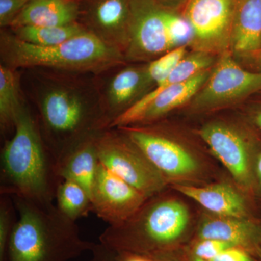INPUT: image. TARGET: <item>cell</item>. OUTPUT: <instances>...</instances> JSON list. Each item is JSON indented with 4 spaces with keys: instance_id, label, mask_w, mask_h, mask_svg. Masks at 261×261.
I'll use <instances>...</instances> for the list:
<instances>
[{
    "instance_id": "obj_1",
    "label": "cell",
    "mask_w": 261,
    "mask_h": 261,
    "mask_svg": "<svg viewBox=\"0 0 261 261\" xmlns=\"http://www.w3.org/2000/svg\"><path fill=\"white\" fill-rule=\"evenodd\" d=\"M62 181L38 120L23 105L13 137L2 149L0 195L51 203Z\"/></svg>"
},
{
    "instance_id": "obj_2",
    "label": "cell",
    "mask_w": 261,
    "mask_h": 261,
    "mask_svg": "<svg viewBox=\"0 0 261 261\" xmlns=\"http://www.w3.org/2000/svg\"><path fill=\"white\" fill-rule=\"evenodd\" d=\"M11 197L18 217L6 261H69L95 247V243L82 239L75 221L53 202Z\"/></svg>"
},
{
    "instance_id": "obj_3",
    "label": "cell",
    "mask_w": 261,
    "mask_h": 261,
    "mask_svg": "<svg viewBox=\"0 0 261 261\" xmlns=\"http://www.w3.org/2000/svg\"><path fill=\"white\" fill-rule=\"evenodd\" d=\"M1 57L5 66L51 68L65 71L101 73L123 63L124 55L111 47L88 29L69 40L51 47H40L2 33Z\"/></svg>"
},
{
    "instance_id": "obj_4",
    "label": "cell",
    "mask_w": 261,
    "mask_h": 261,
    "mask_svg": "<svg viewBox=\"0 0 261 261\" xmlns=\"http://www.w3.org/2000/svg\"><path fill=\"white\" fill-rule=\"evenodd\" d=\"M38 120L56 161L81 141L105 130L101 99H87L82 90L58 84L44 89Z\"/></svg>"
},
{
    "instance_id": "obj_5",
    "label": "cell",
    "mask_w": 261,
    "mask_h": 261,
    "mask_svg": "<svg viewBox=\"0 0 261 261\" xmlns=\"http://www.w3.org/2000/svg\"><path fill=\"white\" fill-rule=\"evenodd\" d=\"M99 162L148 198L163 191L167 181L143 152L116 128L98 134Z\"/></svg>"
},
{
    "instance_id": "obj_6",
    "label": "cell",
    "mask_w": 261,
    "mask_h": 261,
    "mask_svg": "<svg viewBox=\"0 0 261 261\" xmlns=\"http://www.w3.org/2000/svg\"><path fill=\"white\" fill-rule=\"evenodd\" d=\"M238 0H190L185 18L191 24L195 51H227Z\"/></svg>"
},
{
    "instance_id": "obj_7",
    "label": "cell",
    "mask_w": 261,
    "mask_h": 261,
    "mask_svg": "<svg viewBox=\"0 0 261 261\" xmlns=\"http://www.w3.org/2000/svg\"><path fill=\"white\" fill-rule=\"evenodd\" d=\"M261 89V72L244 69L228 51L219 61L205 85L192 99L196 109H208L238 101Z\"/></svg>"
},
{
    "instance_id": "obj_8",
    "label": "cell",
    "mask_w": 261,
    "mask_h": 261,
    "mask_svg": "<svg viewBox=\"0 0 261 261\" xmlns=\"http://www.w3.org/2000/svg\"><path fill=\"white\" fill-rule=\"evenodd\" d=\"M116 128L143 152L166 181L189 178L198 171L193 155L160 130L135 125Z\"/></svg>"
},
{
    "instance_id": "obj_9",
    "label": "cell",
    "mask_w": 261,
    "mask_h": 261,
    "mask_svg": "<svg viewBox=\"0 0 261 261\" xmlns=\"http://www.w3.org/2000/svg\"><path fill=\"white\" fill-rule=\"evenodd\" d=\"M92 212L108 226L126 222L148 197L99 162L90 191Z\"/></svg>"
},
{
    "instance_id": "obj_10",
    "label": "cell",
    "mask_w": 261,
    "mask_h": 261,
    "mask_svg": "<svg viewBox=\"0 0 261 261\" xmlns=\"http://www.w3.org/2000/svg\"><path fill=\"white\" fill-rule=\"evenodd\" d=\"M171 49L163 9L152 0H130L128 42L125 58L133 61L154 60Z\"/></svg>"
},
{
    "instance_id": "obj_11",
    "label": "cell",
    "mask_w": 261,
    "mask_h": 261,
    "mask_svg": "<svg viewBox=\"0 0 261 261\" xmlns=\"http://www.w3.org/2000/svg\"><path fill=\"white\" fill-rule=\"evenodd\" d=\"M211 72L205 70L186 82L173 84L159 93L145 94L113 122L109 128L150 123L193 99L205 85Z\"/></svg>"
},
{
    "instance_id": "obj_12",
    "label": "cell",
    "mask_w": 261,
    "mask_h": 261,
    "mask_svg": "<svg viewBox=\"0 0 261 261\" xmlns=\"http://www.w3.org/2000/svg\"><path fill=\"white\" fill-rule=\"evenodd\" d=\"M199 134L235 180L246 188L251 186L250 153L238 132L223 123H213L202 127Z\"/></svg>"
},
{
    "instance_id": "obj_13",
    "label": "cell",
    "mask_w": 261,
    "mask_h": 261,
    "mask_svg": "<svg viewBox=\"0 0 261 261\" xmlns=\"http://www.w3.org/2000/svg\"><path fill=\"white\" fill-rule=\"evenodd\" d=\"M130 0H92L89 31L124 55L128 42Z\"/></svg>"
},
{
    "instance_id": "obj_14",
    "label": "cell",
    "mask_w": 261,
    "mask_h": 261,
    "mask_svg": "<svg viewBox=\"0 0 261 261\" xmlns=\"http://www.w3.org/2000/svg\"><path fill=\"white\" fill-rule=\"evenodd\" d=\"M147 88L145 68L128 67L114 75L108 84L106 99L101 101L104 129L133 106L135 98Z\"/></svg>"
},
{
    "instance_id": "obj_15",
    "label": "cell",
    "mask_w": 261,
    "mask_h": 261,
    "mask_svg": "<svg viewBox=\"0 0 261 261\" xmlns=\"http://www.w3.org/2000/svg\"><path fill=\"white\" fill-rule=\"evenodd\" d=\"M199 238L214 239L233 244L259 256L261 250V226L248 218L226 217L206 219L199 229Z\"/></svg>"
},
{
    "instance_id": "obj_16",
    "label": "cell",
    "mask_w": 261,
    "mask_h": 261,
    "mask_svg": "<svg viewBox=\"0 0 261 261\" xmlns=\"http://www.w3.org/2000/svg\"><path fill=\"white\" fill-rule=\"evenodd\" d=\"M99 132L81 141L57 161L61 179L77 182L89 194L99 163L96 142Z\"/></svg>"
},
{
    "instance_id": "obj_17",
    "label": "cell",
    "mask_w": 261,
    "mask_h": 261,
    "mask_svg": "<svg viewBox=\"0 0 261 261\" xmlns=\"http://www.w3.org/2000/svg\"><path fill=\"white\" fill-rule=\"evenodd\" d=\"M230 47L235 54L243 56L261 49V0H238Z\"/></svg>"
},
{
    "instance_id": "obj_18",
    "label": "cell",
    "mask_w": 261,
    "mask_h": 261,
    "mask_svg": "<svg viewBox=\"0 0 261 261\" xmlns=\"http://www.w3.org/2000/svg\"><path fill=\"white\" fill-rule=\"evenodd\" d=\"M174 189L219 216L248 218V210L243 197L228 185L199 187L176 185Z\"/></svg>"
},
{
    "instance_id": "obj_19",
    "label": "cell",
    "mask_w": 261,
    "mask_h": 261,
    "mask_svg": "<svg viewBox=\"0 0 261 261\" xmlns=\"http://www.w3.org/2000/svg\"><path fill=\"white\" fill-rule=\"evenodd\" d=\"M80 7L75 0H29L11 27H57L76 23Z\"/></svg>"
},
{
    "instance_id": "obj_20",
    "label": "cell",
    "mask_w": 261,
    "mask_h": 261,
    "mask_svg": "<svg viewBox=\"0 0 261 261\" xmlns=\"http://www.w3.org/2000/svg\"><path fill=\"white\" fill-rule=\"evenodd\" d=\"M23 104L19 95L18 80L14 70L0 65V126L2 133L15 130V123Z\"/></svg>"
},
{
    "instance_id": "obj_21",
    "label": "cell",
    "mask_w": 261,
    "mask_h": 261,
    "mask_svg": "<svg viewBox=\"0 0 261 261\" xmlns=\"http://www.w3.org/2000/svg\"><path fill=\"white\" fill-rule=\"evenodd\" d=\"M87 30L77 23L57 27L23 25L15 29L14 35L29 44L51 47L66 42Z\"/></svg>"
},
{
    "instance_id": "obj_22",
    "label": "cell",
    "mask_w": 261,
    "mask_h": 261,
    "mask_svg": "<svg viewBox=\"0 0 261 261\" xmlns=\"http://www.w3.org/2000/svg\"><path fill=\"white\" fill-rule=\"evenodd\" d=\"M55 200L59 210L75 222L92 212L90 194L83 186L71 180L64 179L60 183Z\"/></svg>"
},
{
    "instance_id": "obj_23",
    "label": "cell",
    "mask_w": 261,
    "mask_h": 261,
    "mask_svg": "<svg viewBox=\"0 0 261 261\" xmlns=\"http://www.w3.org/2000/svg\"><path fill=\"white\" fill-rule=\"evenodd\" d=\"M187 56V46L174 48L145 67V76L147 87L157 85L166 78L178 63Z\"/></svg>"
},
{
    "instance_id": "obj_24",
    "label": "cell",
    "mask_w": 261,
    "mask_h": 261,
    "mask_svg": "<svg viewBox=\"0 0 261 261\" xmlns=\"http://www.w3.org/2000/svg\"><path fill=\"white\" fill-rule=\"evenodd\" d=\"M163 18L172 49L191 44L193 30L186 18L165 10H163Z\"/></svg>"
},
{
    "instance_id": "obj_25",
    "label": "cell",
    "mask_w": 261,
    "mask_h": 261,
    "mask_svg": "<svg viewBox=\"0 0 261 261\" xmlns=\"http://www.w3.org/2000/svg\"><path fill=\"white\" fill-rule=\"evenodd\" d=\"M16 208L10 196L0 197V261H6L7 250L17 221Z\"/></svg>"
},
{
    "instance_id": "obj_26",
    "label": "cell",
    "mask_w": 261,
    "mask_h": 261,
    "mask_svg": "<svg viewBox=\"0 0 261 261\" xmlns=\"http://www.w3.org/2000/svg\"><path fill=\"white\" fill-rule=\"evenodd\" d=\"M237 247L233 244L214 239H202L194 247L195 257L202 260H211L230 247Z\"/></svg>"
},
{
    "instance_id": "obj_27",
    "label": "cell",
    "mask_w": 261,
    "mask_h": 261,
    "mask_svg": "<svg viewBox=\"0 0 261 261\" xmlns=\"http://www.w3.org/2000/svg\"><path fill=\"white\" fill-rule=\"evenodd\" d=\"M29 0H0V25L11 27Z\"/></svg>"
},
{
    "instance_id": "obj_28",
    "label": "cell",
    "mask_w": 261,
    "mask_h": 261,
    "mask_svg": "<svg viewBox=\"0 0 261 261\" xmlns=\"http://www.w3.org/2000/svg\"><path fill=\"white\" fill-rule=\"evenodd\" d=\"M210 261H255L252 254L241 247H232Z\"/></svg>"
},
{
    "instance_id": "obj_29",
    "label": "cell",
    "mask_w": 261,
    "mask_h": 261,
    "mask_svg": "<svg viewBox=\"0 0 261 261\" xmlns=\"http://www.w3.org/2000/svg\"><path fill=\"white\" fill-rule=\"evenodd\" d=\"M92 253V257L89 261H117L116 252L100 243L96 244Z\"/></svg>"
},
{
    "instance_id": "obj_30",
    "label": "cell",
    "mask_w": 261,
    "mask_h": 261,
    "mask_svg": "<svg viewBox=\"0 0 261 261\" xmlns=\"http://www.w3.org/2000/svg\"><path fill=\"white\" fill-rule=\"evenodd\" d=\"M255 172L261 185V153L258 154L255 163Z\"/></svg>"
},
{
    "instance_id": "obj_31",
    "label": "cell",
    "mask_w": 261,
    "mask_h": 261,
    "mask_svg": "<svg viewBox=\"0 0 261 261\" xmlns=\"http://www.w3.org/2000/svg\"><path fill=\"white\" fill-rule=\"evenodd\" d=\"M250 56L253 57L254 59H255V63H256L257 66L261 69V49H259L258 51H257L256 53H254V54L251 55Z\"/></svg>"
},
{
    "instance_id": "obj_32",
    "label": "cell",
    "mask_w": 261,
    "mask_h": 261,
    "mask_svg": "<svg viewBox=\"0 0 261 261\" xmlns=\"http://www.w3.org/2000/svg\"><path fill=\"white\" fill-rule=\"evenodd\" d=\"M255 121L257 126H258V128H260L261 130V109L259 110V111L255 113Z\"/></svg>"
},
{
    "instance_id": "obj_33",
    "label": "cell",
    "mask_w": 261,
    "mask_h": 261,
    "mask_svg": "<svg viewBox=\"0 0 261 261\" xmlns=\"http://www.w3.org/2000/svg\"><path fill=\"white\" fill-rule=\"evenodd\" d=\"M152 256H154L156 258L159 260V261H168L167 258H166V256L163 255V253L156 254V255H152Z\"/></svg>"
},
{
    "instance_id": "obj_34",
    "label": "cell",
    "mask_w": 261,
    "mask_h": 261,
    "mask_svg": "<svg viewBox=\"0 0 261 261\" xmlns=\"http://www.w3.org/2000/svg\"><path fill=\"white\" fill-rule=\"evenodd\" d=\"M191 261H210V260H202V259L198 258V257H196L194 256L193 257H192Z\"/></svg>"
},
{
    "instance_id": "obj_35",
    "label": "cell",
    "mask_w": 261,
    "mask_h": 261,
    "mask_svg": "<svg viewBox=\"0 0 261 261\" xmlns=\"http://www.w3.org/2000/svg\"><path fill=\"white\" fill-rule=\"evenodd\" d=\"M258 257H260V260H261V250H260V254H259V256Z\"/></svg>"
}]
</instances>
